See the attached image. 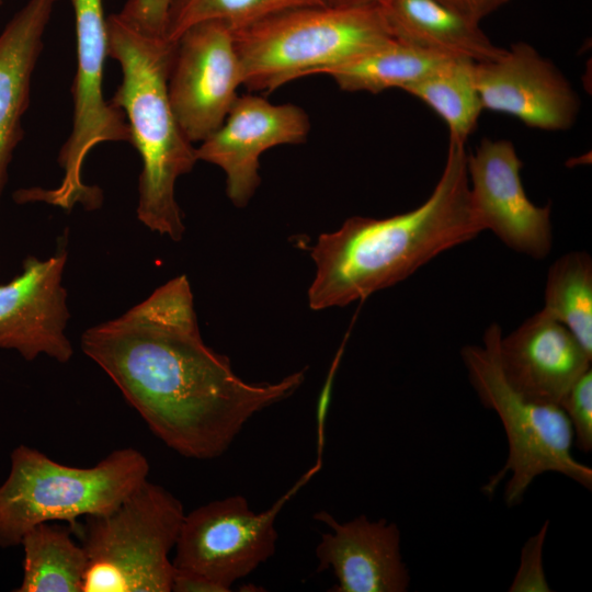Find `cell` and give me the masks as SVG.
Segmentation results:
<instances>
[{"mask_svg":"<svg viewBox=\"0 0 592 592\" xmlns=\"http://www.w3.org/2000/svg\"><path fill=\"white\" fill-rule=\"evenodd\" d=\"M80 344L150 431L194 459L221 456L254 414L293 396L307 372L276 383L243 380L228 356L203 341L184 274L87 329Z\"/></svg>","mask_w":592,"mask_h":592,"instance_id":"1","label":"cell"},{"mask_svg":"<svg viewBox=\"0 0 592 592\" xmlns=\"http://www.w3.org/2000/svg\"><path fill=\"white\" fill-rule=\"evenodd\" d=\"M467 158L466 144L449 140L442 174L420 206L386 218L353 216L321 234L310 252L316 274L309 307L364 300L483 231L470 198Z\"/></svg>","mask_w":592,"mask_h":592,"instance_id":"2","label":"cell"},{"mask_svg":"<svg viewBox=\"0 0 592 592\" xmlns=\"http://www.w3.org/2000/svg\"><path fill=\"white\" fill-rule=\"evenodd\" d=\"M107 57L122 69L111 103L121 110L140 155L137 218L150 230L182 239L185 227L175 200L177 180L198 161L170 104L168 76L175 43L143 32L118 13L106 18Z\"/></svg>","mask_w":592,"mask_h":592,"instance_id":"3","label":"cell"},{"mask_svg":"<svg viewBox=\"0 0 592 592\" xmlns=\"http://www.w3.org/2000/svg\"><path fill=\"white\" fill-rule=\"evenodd\" d=\"M243 87L272 92L394 38L379 5L293 8L234 30Z\"/></svg>","mask_w":592,"mask_h":592,"instance_id":"4","label":"cell"},{"mask_svg":"<svg viewBox=\"0 0 592 592\" xmlns=\"http://www.w3.org/2000/svg\"><path fill=\"white\" fill-rule=\"evenodd\" d=\"M148 474V459L133 447L117 448L92 467H75L19 445L0 485V547L20 545L29 530L45 522H67L73 531L79 519L115 509Z\"/></svg>","mask_w":592,"mask_h":592,"instance_id":"5","label":"cell"},{"mask_svg":"<svg viewBox=\"0 0 592 592\" xmlns=\"http://www.w3.org/2000/svg\"><path fill=\"white\" fill-rule=\"evenodd\" d=\"M501 327L491 323L482 345H465L460 356L468 379L481 405L497 413L508 441L503 467L489 477L481 490L492 497L502 480L508 506L522 502L535 478L558 473L588 490L592 489V469L572 455L573 431L565 411L557 405L526 399L506 380L498 354Z\"/></svg>","mask_w":592,"mask_h":592,"instance_id":"6","label":"cell"},{"mask_svg":"<svg viewBox=\"0 0 592 592\" xmlns=\"http://www.w3.org/2000/svg\"><path fill=\"white\" fill-rule=\"evenodd\" d=\"M185 513L160 485H140L112 511L83 517L72 531L87 556L82 592H170Z\"/></svg>","mask_w":592,"mask_h":592,"instance_id":"7","label":"cell"},{"mask_svg":"<svg viewBox=\"0 0 592 592\" xmlns=\"http://www.w3.org/2000/svg\"><path fill=\"white\" fill-rule=\"evenodd\" d=\"M70 2L75 15L77 68L72 84L71 132L58 155L62 178L54 189H23L14 194V198L19 203L44 202L66 210L76 204L94 209L101 205L102 193L83 181L86 158L102 143H130L132 134L124 113L103 95L107 57L103 0Z\"/></svg>","mask_w":592,"mask_h":592,"instance_id":"8","label":"cell"},{"mask_svg":"<svg viewBox=\"0 0 592 592\" xmlns=\"http://www.w3.org/2000/svg\"><path fill=\"white\" fill-rule=\"evenodd\" d=\"M305 474L267 510L253 512L243 496L212 501L185 514L172 560L174 569L198 574L226 592L275 553V520L284 504L318 470Z\"/></svg>","mask_w":592,"mask_h":592,"instance_id":"9","label":"cell"},{"mask_svg":"<svg viewBox=\"0 0 592 592\" xmlns=\"http://www.w3.org/2000/svg\"><path fill=\"white\" fill-rule=\"evenodd\" d=\"M243 86L234 27L204 21L175 42L168 76L173 114L191 143H201L220 127Z\"/></svg>","mask_w":592,"mask_h":592,"instance_id":"10","label":"cell"},{"mask_svg":"<svg viewBox=\"0 0 592 592\" xmlns=\"http://www.w3.org/2000/svg\"><path fill=\"white\" fill-rule=\"evenodd\" d=\"M309 130L304 109L274 104L255 93L239 94L220 127L196 147V156L224 171L226 194L242 208L261 183V155L276 146L305 143Z\"/></svg>","mask_w":592,"mask_h":592,"instance_id":"11","label":"cell"},{"mask_svg":"<svg viewBox=\"0 0 592 592\" xmlns=\"http://www.w3.org/2000/svg\"><path fill=\"white\" fill-rule=\"evenodd\" d=\"M522 167L510 140L483 138L467 158L470 198L483 230L516 252L543 259L553 247L550 205L530 201Z\"/></svg>","mask_w":592,"mask_h":592,"instance_id":"12","label":"cell"},{"mask_svg":"<svg viewBox=\"0 0 592 592\" xmlns=\"http://www.w3.org/2000/svg\"><path fill=\"white\" fill-rule=\"evenodd\" d=\"M475 76L483 110L548 132L569 129L578 118V93L562 72L527 43L513 44L497 59L476 62Z\"/></svg>","mask_w":592,"mask_h":592,"instance_id":"13","label":"cell"},{"mask_svg":"<svg viewBox=\"0 0 592 592\" xmlns=\"http://www.w3.org/2000/svg\"><path fill=\"white\" fill-rule=\"evenodd\" d=\"M67 257L65 247L44 260L27 257L22 272L0 285V349L14 350L26 361L47 355L67 363L72 357L61 283Z\"/></svg>","mask_w":592,"mask_h":592,"instance_id":"14","label":"cell"},{"mask_svg":"<svg viewBox=\"0 0 592 592\" xmlns=\"http://www.w3.org/2000/svg\"><path fill=\"white\" fill-rule=\"evenodd\" d=\"M314 520L328 525L316 547L317 572L332 570L337 583L331 592H406L409 570L400 549L396 523L358 515L340 523L327 511Z\"/></svg>","mask_w":592,"mask_h":592,"instance_id":"15","label":"cell"},{"mask_svg":"<svg viewBox=\"0 0 592 592\" xmlns=\"http://www.w3.org/2000/svg\"><path fill=\"white\" fill-rule=\"evenodd\" d=\"M498 354L516 391L531 401L557 406L592 361L577 338L544 310L502 334Z\"/></svg>","mask_w":592,"mask_h":592,"instance_id":"16","label":"cell"},{"mask_svg":"<svg viewBox=\"0 0 592 592\" xmlns=\"http://www.w3.org/2000/svg\"><path fill=\"white\" fill-rule=\"evenodd\" d=\"M60 0H27L0 32V194L23 137L22 118L44 46V34Z\"/></svg>","mask_w":592,"mask_h":592,"instance_id":"17","label":"cell"},{"mask_svg":"<svg viewBox=\"0 0 592 592\" xmlns=\"http://www.w3.org/2000/svg\"><path fill=\"white\" fill-rule=\"evenodd\" d=\"M379 7L392 37L423 50L476 62L497 59L505 52L479 23L441 0H384Z\"/></svg>","mask_w":592,"mask_h":592,"instance_id":"18","label":"cell"},{"mask_svg":"<svg viewBox=\"0 0 592 592\" xmlns=\"http://www.w3.org/2000/svg\"><path fill=\"white\" fill-rule=\"evenodd\" d=\"M449 58L391 38L323 75L343 91L377 94L394 88L403 90Z\"/></svg>","mask_w":592,"mask_h":592,"instance_id":"19","label":"cell"},{"mask_svg":"<svg viewBox=\"0 0 592 592\" xmlns=\"http://www.w3.org/2000/svg\"><path fill=\"white\" fill-rule=\"evenodd\" d=\"M70 526L37 524L22 537L23 578L18 592H82L87 556Z\"/></svg>","mask_w":592,"mask_h":592,"instance_id":"20","label":"cell"},{"mask_svg":"<svg viewBox=\"0 0 592 592\" xmlns=\"http://www.w3.org/2000/svg\"><path fill=\"white\" fill-rule=\"evenodd\" d=\"M475 69L476 61L453 57L402 91L422 101L444 121L449 140L466 144L483 111Z\"/></svg>","mask_w":592,"mask_h":592,"instance_id":"21","label":"cell"},{"mask_svg":"<svg viewBox=\"0 0 592 592\" xmlns=\"http://www.w3.org/2000/svg\"><path fill=\"white\" fill-rule=\"evenodd\" d=\"M563 325L592 355V259L568 252L549 267L543 309Z\"/></svg>","mask_w":592,"mask_h":592,"instance_id":"22","label":"cell"},{"mask_svg":"<svg viewBox=\"0 0 592 592\" xmlns=\"http://www.w3.org/2000/svg\"><path fill=\"white\" fill-rule=\"evenodd\" d=\"M321 4L327 1L174 0L164 37L175 43L189 27L204 21H223L236 30L284 10Z\"/></svg>","mask_w":592,"mask_h":592,"instance_id":"23","label":"cell"},{"mask_svg":"<svg viewBox=\"0 0 592 592\" xmlns=\"http://www.w3.org/2000/svg\"><path fill=\"white\" fill-rule=\"evenodd\" d=\"M568 417L573 444L584 453L592 451V369H588L569 388L559 403Z\"/></svg>","mask_w":592,"mask_h":592,"instance_id":"24","label":"cell"},{"mask_svg":"<svg viewBox=\"0 0 592 592\" xmlns=\"http://www.w3.org/2000/svg\"><path fill=\"white\" fill-rule=\"evenodd\" d=\"M549 522L545 521L539 531L531 536L522 547L520 566L509 587L510 592H549L546 579L543 550Z\"/></svg>","mask_w":592,"mask_h":592,"instance_id":"25","label":"cell"},{"mask_svg":"<svg viewBox=\"0 0 592 592\" xmlns=\"http://www.w3.org/2000/svg\"><path fill=\"white\" fill-rule=\"evenodd\" d=\"M174 0H126L118 14L151 35L166 36Z\"/></svg>","mask_w":592,"mask_h":592,"instance_id":"26","label":"cell"},{"mask_svg":"<svg viewBox=\"0 0 592 592\" xmlns=\"http://www.w3.org/2000/svg\"><path fill=\"white\" fill-rule=\"evenodd\" d=\"M452 9L480 23L482 19L493 13L509 0H441Z\"/></svg>","mask_w":592,"mask_h":592,"instance_id":"27","label":"cell"},{"mask_svg":"<svg viewBox=\"0 0 592 592\" xmlns=\"http://www.w3.org/2000/svg\"><path fill=\"white\" fill-rule=\"evenodd\" d=\"M171 591L173 592H226L219 584L198 574L174 569Z\"/></svg>","mask_w":592,"mask_h":592,"instance_id":"28","label":"cell"},{"mask_svg":"<svg viewBox=\"0 0 592 592\" xmlns=\"http://www.w3.org/2000/svg\"><path fill=\"white\" fill-rule=\"evenodd\" d=\"M327 4L339 7L379 5L384 0H326Z\"/></svg>","mask_w":592,"mask_h":592,"instance_id":"29","label":"cell"},{"mask_svg":"<svg viewBox=\"0 0 592 592\" xmlns=\"http://www.w3.org/2000/svg\"><path fill=\"white\" fill-rule=\"evenodd\" d=\"M5 2V0H0V5H2Z\"/></svg>","mask_w":592,"mask_h":592,"instance_id":"30","label":"cell"}]
</instances>
